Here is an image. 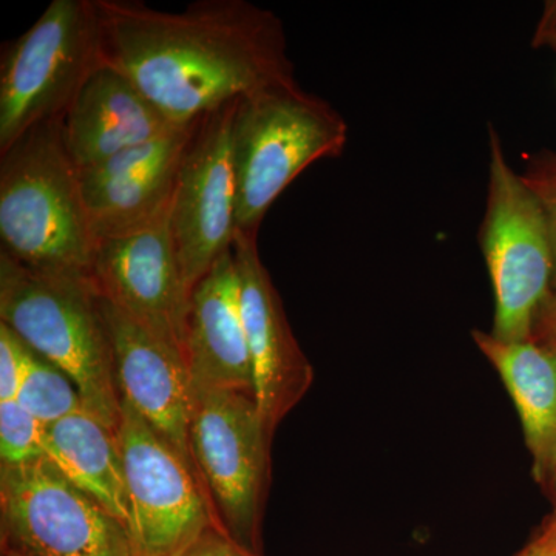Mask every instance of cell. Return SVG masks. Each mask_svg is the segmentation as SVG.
<instances>
[{"label":"cell","mask_w":556,"mask_h":556,"mask_svg":"<svg viewBox=\"0 0 556 556\" xmlns=\"http://www.w3.org/2000/svg\"><path fill=\"white\" fill-rule=\"evenodd\" d=\"M100 61L178 127L230 102L298 84L283 24L247 0H200L170 13L94 0Z\"/></svg>","instance_id":"1"},{"label":"cell","mask_w":556,"mask_h":556,"mask_svg":"<svg viewBox=\"0 0 556 556\" xmlns=\"http://www.w3.org/2000/svg\"><path fill=\"white\" fill-rule=\"evenodd\" d=\"M0 239L2 252L27 268L91 277L97 240L62 119L0 153Z\"/></svg>","instance_id":"2"},{"label":"cell","mask_w":556,"mask_h":556,"mask_svg":"<svg viewBox=\"0 0 556 556\" xmlns=\"http://www.w3.org/2000/svg\"><path fill=\"white\" fill-rule=\"evenodd\" d=\"M0 324L75 382L87 412L118 428L123 404L93 278L40 273L0 252Z\"/></svg>","instance_id":"3"},{"label":"cell","mask_w":556,"mask_h":556,"mask_svg":"<svg viewBox=\"0 0 556 556\" xmlns=\"http://www.w3.org/2000/svg\"><path fill=\"white\" fill-rule=\"evenodd\" d=\"M348 124L299 84L243 98L233 121L237 232L257 237L263 218L311 164L342 155Z\"/></svg>","instance_id":"4"},{"label":"cell","mask_w":556,"mask_h":556,"mask_svg":"<svg viewBox=\"0 0 556 556\" xmlns=\"http://www.w3.org/2000/svg\"><path fill=\"white\" fill-rule=\"evenodd\" d=\"M486 135L489 181L479 244L495 292L490 334L501 342H527L554 287V249L543 207L508 164L493 124Z\"/></svg>","instance_id":"5"},{"label":"cell","mask_w":556,"mask_h":556,"mask_svg":"<svg viewBox=\"0 0 556 556\" xmlns=\"http://www.w3.org/2000/svg\"><path fill=\"white\" fill-rule=\"evenodd\" d=\"M94 0H53L0 65V153L40 124L64 118L100 67Z\"/></svg>","instance_id":"6"},{"label":"cell","mask_w":556,"mask_h":556,"mask_svg":"<svg viewBox=\"0 0 556 556\" xmlns=\"http://www.w3.org/2000/svg\"><path fill=\"white\" fill-rule=\"evenodd\" d=\"M270 444L254 394L193 391L189 448L197 475L223 529L257 554L269 495Z\"/></svg>","instance_id":"7"},{"label":"cell","mask_w":556,"mask_h":556,"mask_svg":"<svg viewBox=\"0 0 556 556\" xmlns=\"http://www.w3.org/2000/svg\"><path fill=\"white\" fill-rule=\"evenodd\" d=\"M2 548L30 556H138L129 527L47 457L0 467Z\"/></svg>","instance_id":"8"},{"label":"cell","mask_w":556,"mask_h":556,"mask_svg":"<svg viewBox=\"0 0 556 556\" xmlns=\"http://www.w3.org/2000/svg\"><path fill=\"white\" fill-rule=\"evenodd\" d=\"M239 101L197 121L179 163L170 225L189 294L212 266L232 251L236 239L233 121Z\"/></svg>","instance_id":"9"},{"label":"cell","mask_w":556,"mask_h":556,"mask_svg":"<svg viewBox=\"0 0 556 556\" xmlns=\"http://www.w3.org/2000/svg\"><path fill=\"white\" fill-rule=\"evenodd\" d=\"M121 404L118 441L138 556H174L218 519L197 471Z\"/></svg>","instance_id":"10"},{"label":"cell","mask_w":556,"mask_h":556,"mask_svg":"<svg viewBox=\"0 0 556 556\" xmlns=\"http://www.w3.org/2000/svg\"><path fill=\"white\" fill-rule=\"evenodd\" d=\"M91 278L102 299L182 354L190 294L172 236L170 208L146 228L98 240Z\"/></svg>","instance_id":"11"},{"label":"cell","mask_w":556,"mask_h":556,"mask_svg":"<svg viewBox=\"0 0 556 556\" xmlns=\"http://www.w3.org/2000/svg\"><path fill=\"white\" fill-rule=\"evenodd\" d=\"M232 252L239 273L254 397L274 439L281 420L313 386L314 368L292 332L280 294L263 265L257 237L237 232Z\"/></svg>","instance_id":"12"},{"label":"cell","mask_w":556,"mask_h":556,"mask_svg":"<svg viewBox=\"0 0 556 556\" xmlns=\"http://www.w3.org/2000/svg\"><path fill=\"white\" fill-rule=\"evenodd\" d=\"M101 308L121 402L195 470L189 448L193 391L182 354L102 298Z\"/></svg>","instance_id":"13"},{"label":"cell","mask_w":556,"mask_h":556,"mask_svg":"<svg viewBox=\"0 0 556 556\" xmlns=\"http://www.w3.org/2000/svg\"><path fill=\"white\" fill-rule=\"evenodd\" d=\"M195 124L78 170L94 240L135 232L169 211Z\"/></svg>","instance_id":"14"},{"label":"cell","mask_w":556,"mask_h":556,"mask_svg":"<svg viewBox=\"0 0 556 556\" xmlns=\"http://www.w3.org/2000/svg\"><path fill=\"white\" fill-rule=\"evenodd\" d=\"M182 357L192 391L254 394L232 251L223 255L190 292Z\"/></svg>","instance_id":"15"},{"label":"cell","mask_w":556,"mask_h":556,"mask_svg":"<svg viewBox=\"0 0 556 556\" xmlns=\"http://www.w3.org/2000/svg\"><path fill=\"white\" fill-rule=\"evenodd\" d=\"M177 129L181 127L172 124L129 79L102 64L62 118V139L78 170Z\"/></svg>","instance_id":"16"},{"label":"cell","mask_w":556,"mask_h":556,"mask_svg":"<svg viewBox=\"0 0 556 556\" xmlns=\"http://www.w3.org/2000/svg\"><path fill=\"white\" fill-rule=\"evenodd\" d=\"M471 336L517 407L533 478L551 489L556 481V348L535 340L501 342L481 329Z\"/></svg>","instance_id":"17"},{"label":"cell","mask_w":556,"mask_h":556,"mask_svg":"<svg viewBox=\"0 0 556 556\" xmlns=\"http://www.w3.org/2000/svg\"><path fill=\"white\" fill-rule=\"evenodd\" d=\"M42 445L47 459L70 482L109 508L131 532L118 428L84 408L43 427Z\"/></svg>","instance_id":"18"},{"label":"cell","mask_w":556,"mask_h":556,"mask_svg":"<svg viewBox=\"0 0 556 556\" xmlns=\"http://www.w3.org/2000/svg\"><path fill=\"white\" fill-rule=\"evenodd\" d=\"M14 401L43 427L84 409V402L75 382L61 368L35 351L30 368Z\"/></svg>","instance_id":"19"},{"label":"cell","mask_w":556,"mask_h":556,"mask_svg":"<svg viewBox=\"0 0 556 556\" xmlns=\"http://www.w3.org/2000/svg\"><path fill=\"white\" fill-rule=\"evenodd\" d=\"M43 426L16 401L0 402V467H20L46 457Z\"/></svg>","instance_id":"20"},{"label":"cell","mask_w":556,"mask_h":556,"mask_svg":"<svg viewBox=\"0 0 556 556\" xmlns=\"http://www.w3.org/2000/svg\"><path fill=\"white\" fill-rule=\"evenodd\" d=\"M522 181L532 190L546 215L552 249H554V287L556 289V150L533 156L521 172Z\"/></svg>","instance_id":"21"},{"label":"cell","mask_w":556,"mask_h":556,"mask_svg":"<svg viewBox=\"0 0 556 556\" xmlns=\"http://www.w3.org/2000/svg\"><path fill=\"white\" fill-rule=\"evenodd\" d=\"M31 357V348L13 329L0 324V402L17 397Z\"/></svg>","instance_id":"22"},{"label":"cell","mask_w":556,"mask_h":556,"mask_svg":"<svg viewBox=\"0 0 556 556\" xmlns=\"http://www.w3.org/2000/svg\"><path fill=\"white\" fill-rule=\"evenodd\" d=\"M174 556H263V554L241 546L239 541L233 540L218 522H215L203 530L199 536L193 538L185 547L179 548Z\"/></svg>","instance_id":"23"},{"label":"cell","mask_w":556,"mask_h":556,"mask_svg":"<svg viewBox=\"0 0 556 556\" xmlns=\"http://www.w3.org/2000/svg\"><path fill=\"white\" fill-rule=\"evenodd\" d=\"M532 340L556 348V289L548 294L538 313Z\"/></svg>","instance_id":"24"},{"label":"cell","mask_w":556,"mask_h":556,"mask_svg":"<svg viewBox=\"0 0 556 556\" xmlns=\"http://www.w3.org/2000/svg\"><path fill=\"white\" fill-rule=\"evenodd\" d=\"M517 556H556V515L551 514L538 535Z\"/></svg>","instance_id":"25"},{"label":"cell","mask_w":556,"mask_h":556,"mask_svg":"<svg viewBox=\"0 0 556 556\" xmlns=\"http://www.w3.org/2000/svg\"><path fill=\"white\" fill-rule=\"evenodd\" d=\"M532 43L536 49L548 47V49L556 50V0L546 2L543 14L538 21Z\"/></svg>","instance_id":"26"},{"label":"cell","mask_w":556,"mask_h":556,"mask_svg":"<svg viewBox=\"0 0 556 556\" xmlns=\"http://www.w3.org/2000/svg\"><path fill=\"white\" fill-rule=\"evenodd\" d=\"M547 492L551 493L552 501H554V511H552V514L556 515V481L554 482V485L547 490Z\"/></svg>","instance_id":"27"},{"label":"cell","mask_w":556,"mask_h":556,"mask_svg":"<svg viewBox=\"0 0 556 556\" xmlns=\"http://www.w3.org/2000/svg\"><path fill=\"white\" fill-rule=\"evenodd\" d=\"M2 556H30V555L21 554V552H16V551H9V548H2Z\"/></svg>","instance_id":"28"}]
</instances>
